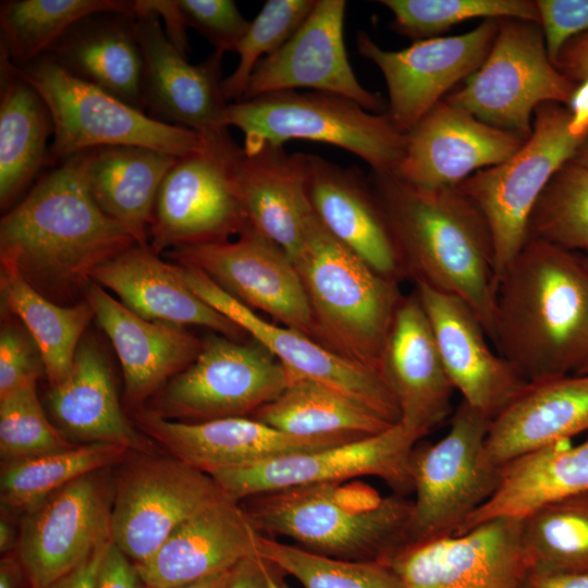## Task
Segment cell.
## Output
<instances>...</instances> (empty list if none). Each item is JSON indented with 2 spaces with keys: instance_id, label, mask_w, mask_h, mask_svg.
<instances>
[{
  "instance_id": "cell-1",
  "label": "cell",
  "mask_w": 588,
  "mask_h": 588,
  "mask_svg": "<svg viewBox=\"0 0 588 588\" xmlns=\"http://www.w3.org/2000/svg\"><path fill=\"white\" fill-rule=\"evenodd\" d=\"M89 150L62 160L1 218L0 256L50 301L70 306L105 262L137 245L94 199Z\"/></svg>"
},
{
  "instance_id": "cell-2",
  "label": "cell",
  "mask_w": 588,
  "mask_h": 588,
  "mask_svg": "<svg viewBox=\"0 0 588 588\" xmlns=\"http://www.w3.org/2000/svg\"><path fill=\"white\" fill-rule=\"evenodd\" d=\"M491 341L528 383L588 367L584 255L527 238L497 282Z\"/></svg>"
},
{
  "instance_id": "cell-3",
  "label": "cell",
  "mask_w": 588,
  "mask_h": 588,
  "mask_svg": "<svg viewBox=\"0 0 588 588\" xmlns=\"http://www.w3.org/2000/svg\"><path fill=\"white\" fill-rule=\"evenodd\" d=\"M405 277L462 299L491 340L497 282L492 237L474 203L456 186L424 187L371 172Z\"/></svg>"
},
{
  "instance_id": "cell-4",
  "label": "cell",
  "mask_w": 588,
  "mask_h": 588,
  "mask_svg": "<svg viewBox=\"0 0 588 588\" xmlns=\"http://www.w3.org/2000/svg\"><path fill=\"white\" fill-rule=\"evenodd\" d=\"M264 536L330 558L385 563L408 546L413 501L358 479L266 492L240 502Z\"/></svg>"
},
{
  "instance_id": "cell-5",
  "label": "cell",
  "mask_w": 588,
  "mask_h": 588,
  "mask_svg": "<svg viewBox=\"0 0 588 588\" xmlns=\"http://www.w3.org/2000/svg\"><path fill=\"white\" fill-rule=\"evenodd\" d=\"M293 264L308 298L315 340L381 373L383 346L404 296L400 281L380 274L341 244L311 208Z\"/></svg>"
},
{
  "instance_id": "cell-6",
  "label": "cell",
  "mask_w": 588,
  "mask_h": 588,
  "mask_svg": "<svg viewBox=\"0 0 588 588\" xmlns=\"http://www.w3.org/2000/svg\"><path fill=\"white\" fill-rule=\"evenodd\" d=\"M225 125L244 134V149L307 139L338 146L363 159L375 173H394L405 134L387 112L373 113L355 100L324 91L282 90L230 102Z\"/></svg>"
},
{
  "instance_id": "cell-7",
  "label": "cell",
  "mask_w": 588,
  "mask_h": 588,
  "mask_svg": "<svg viewBox=\"0 0 588 588\" xmlns=\"http://www.w3.org/2000/svg\"><path fill=\"white\" fill-rule=\"evenodd\" d=\"M39 93L53 121L46 166L107 146H139L177 158L200 154L204 137L189 128L147 115L59 64L49 54L16 66Z\"/></svg>"
},
{
  "instance_id": "cell-8",
  "label": "cell",
  "mask_w": 588,
  "mask_h": 588,
  "mask_svg": "<svg viewBox=\"0 0 588 588\" xmlns=\"http://www.w3.org/2000/svg\"><path fill=\"white\" fill-rule=\"evenodd\" d=\"M588 131L568 106L540 105L532 131L507 160L479 170L456 187L483 216L492 237L495 282L527 240V222L552 175L569 161Z\"/></svg>"
},
{
  "instance_id": "cell-9",
  "label": "cell",
  "mask_w": 588,
  "mask_h": 588,
  "mask_svg": "<svg viewBox=\"0 0 588 588\" xmlns=\"http://www.w3.org/2000/svg\"><path fill=\"white\" fill-rule=\"evenodd\" d=\"M490 422L462 401L442 439L415 446L408 546L455 535L497 490L502 466L487 451Z\"/></svg>"
},
{
  "instance_id": "cell-10",
  "label": "cell",
  "mask_w": 588,
  "mask_h": 588,
  "mask_svg": "<svg viewBox=\"0 0 588 588\" xmlns=\"http://www.w3.org/2000/svg\"><path fill=\"white\" fill-rule=\"evenodd\" d=\"M578 87L550 61L539 23L500 19L481 66L444 100L527 139L536 109L546 102L569 107Z\"/></svg>"
},
{
  "instance_id": "cell-11",
  "label": "cell",
  "mask_w": 588,
  "mask_h": 588,
  "mask_svg": "<svg viewBox=\"0 0 588 588\" xmlns=\"http://www.w3.org/2000/svg\"><path fill=\"white\" fill-rule=\"evenodd\" d=\"M291 377L256 341L212 334L203 339L197 358L158 392L151 411L183 422L246 417L278 397Z\"/></svg>"
},
{
  "instance_id": "cell-12",
  "label": "cell",
  "mask_w": 588,
  "mask_h": 588,
  "mask_svg": "<svg viewBox=\"0 0 588 588\" xmlns=\"http://www.w3.org/2000/svg\"><path fill=\"white\" fill-rule=\"evenodd\" d=\"M418 433L399 421L384 431L323 449L292 453L211 475L236 502L293 487L372 476L400 495L413 491L412 456Z\"/></svg>"
},
{
  "instance_id": "cell-13",
  "label": "cell",
  "mask_w": 588,
  "mask_h": 588,
  "mask_svg": "<svg viewBox=\"0 0 588 588\" xmlns=\"http://www.w3.org/2000/svg\"><path fill=\"white\" fill-rule=\"evenodd\" d=\"M224 497L211 476L183 461L144 456L118 480L111 539L135 564L143 563L177 527Z\"/></svg>"
},
{
  "instance_id": "cell-14",
  "label": "cell",
  "mask_w": 588,
  "mask_h": 588,
  "mask_svg": "<svg viewBox=\"0 0 588 588\" xmlns=\"http://www.w3.org/2000/svg\"><path fill=\"white\" fill-rule=\"evenodd\" d=\"M112 502L107 481L96 470L24 511L16 548L29 588H48L111 540Z\"/></svg>"
},
{
  "instance_id": "cell-15",
  "label": "cell",
  "mask_w": 588,
  "mask_h": 588,
  "mask_svg": "<svg viewBox=\"0 0 588 588\" xmlns=\"http://www.w3.org/2000/svg\"><path fill=\"white\" fill-rule=\"evenodd\" d=\"M174 268L198 297L235 322L289 370L344 395L390 424L401 420L399 405L381 373L330 351L295 329L261 318L199 269L180 264Z\"/></svg>"
},
{
  "instance_id": "cell-16",
  "label": "cell",
  "mask_w": 588,
  "mask_h": 588,
  "mask_svg": "<svg viewBox=\"0 0 588 588\" xmlns=\"http://www.w3.org/2000/svg\"><path fill=\"white\" fill-rule=\"evenodd\" d=\"M498 26L499 20H482L467 33L413 41L396 51L381 48L367 33L358 32V52L381 71L389 95L385 112L401 133H407L481 66Z\"/></svg>"
},
{
  "instance_id": "cell-17",
  "label": "cell",
  "mask_w": 588,
  "mask_h": 588,
  "mask_svg": "<svg viewBox=\"0 0 588 588\" xmlns=\"http://www.w3.org/2000/svg\"><path fill=\"white\" fill-rule=\"evenodd\" d=\"M206 149L224 172L248 224L293 261L303 245L310 205L306 194V154L266 145L246 151L222 130L203 136Z\"/></svg>"
},
{
  "instance_id": "cell-18",
  "label": "cell",
  "mask_w": 588,
  "mask_h": 588,
  "mask_svg": "<svg viewBox=\"0 0 588 588\" xmlns=\"http://www.w3.org/2000/svg\"><path fill=\"white\" fill-rule=\"evenodd\" d=\"M176 264L192 266L253 309L315 340L308 298L297 269L273 242L249 224L226 242L168 250Z\"/></svg>"
},
{
  "instance_id": "cell-19",
  "label": "cell",
  "mask_w": 588,
  "mask_h": 588,
  "mask_svg": "<svg viewBox=\"0 0 588 588\" xmlns=\"http://www.w3.org/2000/svg\"><path fill=\"white\" fill-rule=\"evenodd\" d=\"M385 563L401 588H523L529 573L514 518L406 546Z\"/></svg>"
},
{
  "instance_id": "cell-20",
  "label": "cell",
  "mask_w": 588,
  "mask_h": 588,
  "mask_svg": "<svg viewBox=\"0 0 588 588\" xmlns=\"http://www.w3.org/2000/svg\"><path fill=\"white\" fill-rule=\"evenodd\" d=\"M345 10L344 0H316L296 33L257 64L242 99L310 88L351 98L373 113L385 112L382 96L363 87L350 64L344 42Z\"/></svg>"
},
{
  "instance_id": "cell-21",
  "label": "cell",
  "mask_w": 588,
  "mask_h": 588,
  "mask_svg": "<svg viewBox=\"0 0 588 588\" xmlns=\"http://www.w3.org/2000/svg\"><path fill=\"white\" fill-rule=\"evenodd\" d=\"M143 56L142 97L152 118L201 136L229 128L222 91L224 52L215 50L192 64L169 40L154 12L134 14Z\"/></svg>"
},
{
  "instance_id": "cell-22",
  "label": "cell",
  "mask_w": 588,
  "mask_h": 588,
  "mask_svg": "<svg viewBox=\"0 0 588 588\" xmlns=\"http://www.w3.org/2000/svg\"><path fill=\"white\" fill-rule=\"evenodd\" d=\"M248 221L217 160L205 150L179 158L157 195L148 245L155 253L218 244Z\"/></svg>"
},
{
  "instance_id": "cell-23",
  "label": "cell",
  "mask_w": 588,
  "mask_h": 588,
  "mask_svg": "<svg viewBox=\"0 0 588 588\" xmlns=\"http://www.w3.org/2000/svg\"><path fill=\"white\" fill-rule=\"evenodd\" d=\"M525 142L443 99L405 133L404 154L393 174L424 187L457 186L507 160Z\"/></svg>"
},
{
  "instance_id": "cell-24",
  "label": "cell",
  "mask_w": 588,
  "mask_h": 588,
  "mask_svg": "<svg viewBox=\"0 0 588 588\" xmlns=\"http://www.w3.org/2000/svg\"><path fill=\"white\" fill-rule=\"evenodd\" d=\"M134 417L139 430L160 443L173 457L209 476L360 439L351 436L297 437L249 416L183 422L140 408Z\"/></svg>"
},
{
  "instance_id": "cell-25",
  "label": "cell",
  "mask_w": 588,
  "mask_h": 588,
  "mask_svg": "<svg viewBox=\"0 0 588 588\" xmlns=\"http://www.w3.org/2000/svg\"><path fill=\"white\" fill-rule=\"evenodd\" d=\"M415 284L454 390L492 420L528 382L489 346L483 327L462 299L422 283Z\"/></svg>"
},
{
  "instance_id": "cell-26",
  "label": "cell",
  "mask_w": 588,
  "mask_h": 588,
  "mask_svg": "<svg viewBox=\"0 0 588 588\" xmlns=\"http://www.w3.org/2000/svg\"><path fill=\"white\" fill-rule=\"evenodd\" d=\"M122 366L124 400L139 407L198 356L203 339L183 326L142 318L91 281L84 292Z\"/></svg>"
},
{
  "instance_id": "cell-27",
  "label": "cell",
  "mask_w": 588,
  "mask_h": 588,
  "mask_svg": "<svg viewBox=\"0 0 588 588\" xmlns=\"http://www.w3.org/2000/svg\"><path fill=\"white\" fill-rule=\"evenodd\" d=\"M380 372L399 405L400 421L420 438L451 413L454 388L416 292L403 296L396 309Z\"/></svg>"
},
{
  "instance_id": "cell-28",
  "label": "cell",
  "mask_w": 588,
  "mask_h": 588,
  "mask_svg": "<svg viewBox=\"0 0 588 588\" xmlns=\"http://www.w3.org/2000/svg\"><path fill=\"white\" fill-rule=\"evenodd\" d=\"M306 194L334 238L380 274L397 281L405 277L371 182L360 170L306 154Z\"/></svg>"
},
{
  "instance_id": "cell-29",
  "label": "cell",
  "mask_w": 588,
  "mask_h": 588,
  "mask_svg": "<svg viewBox=\"0 0 588 588\" xmlns=\"http://www.w3.org/2000/svg\"><path fill=\"white\" fill-rule=\"evenodd\" d=\"M259 534L241 503L224 497L183 523L154 555L135 565L147 587L182 586L258 555Z\"/></svg>"
},
{
  "instance_id": "cell-30",
  "label": "cell",
  "mask_w": 588,
  "mask_h": 588,
  "mask_svg": "<svg viewBox=\"0 0 588 588\" xmlns=\"http://www.w3.org/2000/svg\"><path fill=\"white\" fill-rule=\"evenodd\" d=\"M91 281L113 292L131 311L150 321L199 326L233 341L248 334L198 297L149 246L135 245L99 266Z\"/></svg>"
},
{
  "instance_id": "cell-31",
  "label": "cell",
  "mask_w": 588,
  "mask_h": 588,
  "mask_svg": "<svg viewBox=\"0 0 588 588\" xmlns=\"http://www.w3.org/2000/svg\"><path fill=\"white\" fill-rule=\"evenodd\" d=\"M588 431V372L528 383L490 422L486 446L502 466Z\"/></svg>"
},
{
  "instance_id": "cell-32",
  "label": "cell",
  "mask_w": 588,
  "mask_h": 588,
  "mask_svg": "<svg viewBox=\"0 0 588 588\" xmlns=\"http://www.w3.org/2000/svg\"><path fill=\"white\" fill-rule=\"evenodd\" d=\"M47 402L65 436L146 453L151 449L150 440L123 413L109 364L89 338L79 342L66 377L50 385Z\"/></svg>"
},
{
  "instance_id": "cell-33",
  "label": "cell",
  "mask_w": 588,
  "mask_h": 588,
  "mask_svg": "<svg viewBox=\"0 0 588 588\" xmlns=\"http://www.w3.org/2000/svg\"><path fill=\"white\" fill-rule=\"evenodd\" d=\"M75 76L144 111L143 56L135 16L99 12L75 23L48 50Z\"/></svg>"
},
{
  "instance_id": "cell-34",
  "label": "cell",
  "mask_w": 588,
  "mask_h": 588,
  "mask_svg": "<svg viewBox=\"0 0 588 588\" xmlns=\"http://www.w3.org/2000/svg\"><path fill=\"white\" fill-rule=\"evenodd\" d=\"M588 492V438L561 441L517 457L501 468L492 497L457 530L465 532L497 518L520 519L536 509Z\"/></svg>"
},
{
  "instance_id": "cell-35",
  "label": "cell",
  "mask_w": 588,
  "mask_h": 588,
  "mask_svg": "<svg viewBox=\"0 0 588 588\" xmlns=\"http://www.w3.org/2000/svg\"><path fill=\"white\" fill-rule=\"evenodd\" d=\"M177 160L173 155L139 146L89 150L86 179L94 199L137 245H149L148 232L157 195Z\"/></svg>"
},
{
  "instance_id": "cell-36",
  "label": "cell",
  "mask_w": 588,
  "mask_h": 588,
  "mask_svg": "<svg viewBox=\"0 0 588 588\" xmlns=\"http://www.w3.org/2000/svg\"><path fill=\"white\" fill-rule=\"evenodd\" d=\"M51 113L39 93L0 52V206L11 204L46 164Z\"/></svg>"
},
{
  "instance_id": "cell-37",
  "label": "cell",
  "mask_w": 588,
  "mask_h": 588,
  "mask_svg": "<svg viewBox=\"0 0 588 588\" xmlns=\"http://www.w3.org/2000/svg\"><path fill=\"white\" fill-rule=\"evenodd\" d=\"M1 314L19 319L35 341L50 385L69 373L94 311L87 301L59 305L39 293L17 265L0 256Z\"/></svg>"
},
{
  "instance_id": "cell-38",
  "label": "cell",
  "mask_w": 588,
  "mask_h": 588,
  "mask_svg": "<svg viewBox=\"0 0 588 588\" xmlns=\"http://www.w3.org/2000/svg\"><path fill=\"white\" fill-rule=\"evenodd\" d=\"M291 372L284 391L249 417L297 437L362 438L394 425L344 395Z\"/></svg>"
},
{
  "instance_id": "cell-39",
  "label": "cell",
  "mask_w": 588,
  "mask_h": 588,
  "mask_svg": "<svg viewBox=\"0 0 588 588\" xmlns=\"http://www.w3.org/2000/svg\"><path fill=\"white\" fill-rule=\"evenodd\" d=\"M99 12L134 15L125 0H8L0 4V52L15 66L46 54L75 23Z\"/></svg>"
},
{
  "instance_id": "cell-40",
  "label": "cell",
  "mask_w": 588,
  "mask_h": 588,
  "mask_svg": "<svg viewBox=\"0 0 588 588\" xmlns=\"http://www.w3.org/2000/svg\"><path fill=\"white\" fill-rule=\"evenodd\" d=\"M530 573H588V492L544 504L519 519Z\"/></svg>"
},
{
  "instance_id": "cell-41",
  "label": "cell",
  "mask_w": 588,
  "mask_h": 588,
  "mask_svg": "<svg viewBox=\"0 0 588 588\" xmlns=\"http://www.w3.org/2000/svg\"><path fill=\"white\" fill-rule=\"evenodd\" d=\"M128 451L120 444L94 442L35 457L2 461L1 504L25 511L76 478L121 461Z\"/></svg>"
},
{
  "instance_id": "cell-42",
  "label": "cell",
  "mask_w": 588,
  "mask_h": 588,
  "mask_svg": "<svg viewBox=\"0 0 588 588\" xmlns=\"http://www.w3.org/2000/svg\"><path fill=\"white\" fill-rule=\"evenodd\" d=\"M527 238L588 252V168L569 160L558 169L531 209Z\"/></svg>"
},
{
  "instance_id": "cell-43",
  "label": "cell",
  "mask_w": 588,
  "mask_h": 588,
  "mask_svg": "<svg viewBox=\"0 0 588 588\" xmlns=\"http://www.w3.org/2000/svg\"><path fill=\"white\" fill-rule=\"evenodd\" d=\"M258 555L304 588H401L393 568L383 562H356L326 556L259 534Z\"/></svg>"
},
{
  "instance_id": "cell-44",
  "label": "cell",
  "mask_w": 588,
  "mask_h": 588,
  "mask_svg": "<svg viewBox=\"0 0 588 588\" xmlns=\"http://www.w3.org/2000/svg\"><path fill=\"white\" fill-rule=\"evenodd\" d=\"M393 15L390 28L413 41L439 37L473 19H517L539 23L532 0H381Z\"/></svg>"
},
{
  "instance_id": "cell-45",
  "label": "cell",
  "mask_w": 588,
  "mask_h": 588,
  "mask_svg": "<svg viewBox=\"0 0 588 588\" xmlns=\"http://www.w3.org/2000/svg\"><path fill=\"white\" fill-rule=\"evenodd\" d=\"M316 0H268L249 22L235 52L238 62L234 71L222 81L228 100L243 98L248 81L257 64L278 51L301 27L311 12Z\"/></svg>"
},
{
  "instance_id": "cell-46",
  "label": "cell",
  "mask_w": 588,
  "mask_h": 588,
  "mask_svg": "<svg viewBox=\"0 0 588 588\" xmlns=\"http://www.w3.org/2000/svg\"><path fill=\"white\" fill-rule=\"evenodd\" d=\"M76 445L46 416L36 383L0 399L2 461L35 457Z\"/></svg>"
},
{
  "instance_id": "cell-47",
  "label": "cell",
  "mask_w": 588,
  "mask_h": 588,
  "mask_svg": "<svg viewBox=\"0 0 588 588\" xmlns=\"http://www.w3.org/2000/svg\"><path fill=\"white\" fill-rule=\"evenodd\" d=\"M45 372L40 352L13 317L2 315L0 330V399L36 383Z\"/></svg>"
},
{
  "instance_id": "cell-48",
  "label": "cell",
  "mask_w": 588,
  "mask_h": 588,
  "mask_svg": "<svg viewBox=\"0 0 588 588\" xmlns=\"http://www.w3.org/2000/svg\"><path fill=\"white\" fill-rule=\"evenodd\" d=\"M177 5L186 28H195L224 53L235 52L249 26L232 0H177Z\"/></svg>"
},
{
  "instance_id": "cell-49",
  "label": "cell",
  "mask_w": 588,
  "mask_h": 588,
  "mask_svg": "<svg viewBox=\"0 0 588 588\" xmlns=\"http://www.w3.org/2000/svg\"><path fill=\"white\" fill-rule=\"evenodd\" d=\"M546 49L554 64L564 46L588 30V0H536Z\"/></svg>"
},
{
  "instance_id": "cell-50",
  "label": "cell",
  "mask_w": 588,
  "mask_h": 588,
  "mask_svg": "<svg viewBox=\"0 0 588 588\" xmlns=\"http://www.w3.org/2000/svg\"><path fill=\"white\" fill-rule=\"evenodd\" d=\"M135 563L111 540L100 561L95 588H143Z\"/></svg>"
},
{
  "instance_id": "cell-51",
  "label": "cell",
  "mask_w": 588,
  "mask_h": 588,
  "mask_svg": "<svg viewBox=\"0 0 588 588\" xmlns=\"http://www.w3.org/2000/svg\"><path fill=\"white\" fill-rule=\"evenodd\" d=\"M154 12L164 22L166 35L169 40L187 57L189 49L186 26L183 23L177 0H136L134 14Z\"/></svg>"
},
{
  "instance_id": "cell-52",
  "label": "cell",
  "mask_w": 588,
  "mask_h": 588,
  "mask_svg": "<svg viewBox=\"0 0 588 588\" xmlns=\"http://www.w3.org/2000/svg\"><path fill=\"white\" fill-rule=\"evenodd\" d=\"M554 65L576 85L588 82V30L564 46Z\"/></svg>"
},
{
  "instance_id": "cell-53",
  "label": "cell",
  "mask_w": 588,
  "mask_h": 588,
  "mask_svg": "<svg viewBox=\"0 0 588 588\" xmlns=\"http://www.w3.org/2000/svg\"><path fill=\"white\" fill-rule=\"evenodd\" d=\"M111 540L97 547L81 564L48 588H95L100 561Z\"/></svg>"
},
{
  "instance_id": "cell-54",
  "label": "cell",
  "mask_w": 588,
  "mask_h": 588,
  "mask_svg": "<svg viewBox=\"0 0 588 588\" xmlns=\"http://www.w3.org/2000/svg\"><path fill=\"white\" fill-rule=\"evenodd\" d=\"M229 588H269L267 562L255 555L237 563L232 568Z\"/></svg>"
},
{
  "instance_id": "cell-55",
  "label": "cell",
  "mask_w": 588,
  "mask_h": 588,
  "mask_svg": "<svg viewBox=\"0 0 588 588\" xmlns=\"http://www.w3.org/2000/svg\"><path fill=\"white\" fill-rule=\"evenodd\" d=\"M523 588H588V573H528Z\"/></svg>"
},
{
  "instance_id": "cell-56",
  "label": "cell",
  "mask_w": 588,
  "mask_h": 588,
  "mask_svg": "<svg viewBox=\"0 0 588 588\" xmlns=\"http://www.w3.org/2000/svg\"><path fill=\"white\" fill-rule=\"evenodd\" d=\"M24 571L17 558L4 556L0 562V588H23Z\"/></svg>"
},
{
  "instance_id": "cell-57",
  "label": "cell",
  "mask_w": 588,
  "mask_h": 588,
  "mask_svg": "<svg viewBox=\"0 0 588 588\" xmlns=\"http://www.w3.org/2000/svg\"><path fill=\"white\" fill-rule=\"evenodd\" d=\"M233 568V567H232ZM232 568L225 569L196 581L171 588H229ZM143 588H152L144 585Z\"/></svg>"
},
{
  "instance_id": "cell-58",
  "label": "cell",
  "mask_w": 588,
  "mask_h": 588,
  "mask_svg": "<svg viewBox=\"0 0 588 588\" xmlns=\"http://www.w3.org/2000/svg\"><path fill=\"white\" fill-rule=\"evenodd\" d=\"M17 546V538L11 522L2 514L0 519V551H10L13 546Z\"/></svg>"
},
{
  "instance_id": "cell-59",
  "label": "cell",
  "mask_w": 588,
  "mask_h": 588,
  "mask_svg": "<svg viewBox=\"0 0 588 588\" xmlns=\"http://www.w3.org/2000/svg\"><path fill=\"white\" fill-rule=\"evenodd\" d=\"M282 574L284 573L281 569L267 562V579L269 588H290L284 581Z\"/></svg>"
},
{
  "instance_id": "cell-60",
  "label": "cell",
  "mask_w": 588,
  "mask_h": 588,
  "mask_svg": "<svg viewBox=\"0 0 588 588\" xmlns=\"http://www.w3.org/2000/svg\"><path fill=\"white\" fill-rule=\"evenodd\" d=\"M571 160L588 168V134L581 140L574 157Z\"/></svg>"
},
{
  "instance_id": "cell-61",
  "label": "cell",
  "mask_w": 588,
  "mask_h": 588,
  "mask_svg": "<svg viewBox=\"0 0 588 588\" xmlns=\"http://www.w3.org/2000/svg\"><path fill=\"white\" fill-rule=\"evenodd\" d=\"M584 257H585V260H586V262L588 265V252L584 254Z\"/></svg>"
},
{
  "instance_id": "cell-62",
  "label": "cell",
  "mask_w": 588,
  "mask_h": 588,
  "mask_svg": "<svg viewBox=\"0 0 588 588\" xmlns=\"http://www.w3.org/2000/svg\"><path fill=\"white\" fill-rule=\"evenodd\" d=\"M584 372H588V367L581 373H584Z\"/></svg>"
}]
</instances>
